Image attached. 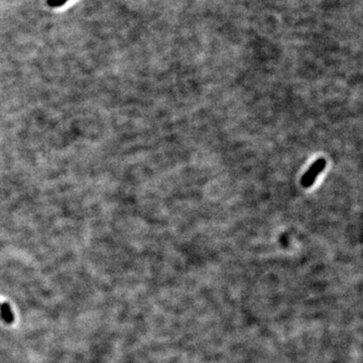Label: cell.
<instances>
[{"label":"cell","instance_id":"6da1fadb","mask_svg":"<svg viewBox=\"0 0 363 363\" xmlns=\"http://www.w3.org/2000/svg\"><path fill=\"white\" fill-rule=\"evenodd\" d=\"M326 164L327 163L325 159L317 160L302 177L301 180L302 186L304 188H310L315 183L318 176L325 169V168H326Z\"/></svg>","mask_w":363,"mask_h":363},{"label":"cell","instance_id":"3957f363","mask_svg":"<svg viewBox=\"0 0 363 363\" xmlns=\"http://www.w3.org/2000/svg\"><path fill=\"white\" fill-rule=\"evenodd\" d=\"M67 1L68 0H47V3L51 7H60Z\"/></svg>","mask_w":363,"mask_h":363},{"label":"cell","instance_id":"7a4b0ae2","mask_svg":"<svg viewBox=\"0 0 363 363\" xmlns=\"http://www.w3.org/2000/svg\"><path fill=\"white\" fill-rule=\"evenodd\" d=\"M0 317H1V319L7 324L13 323L14 316H13V313L11 311L9 304L3 303L0 305Z\"/></svg>","mask_w":363,"mask_h":363}]
</instances>
